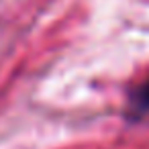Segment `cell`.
<instances>
[{"label": "cell", "instance_id": "1", "mask_svg": "<svg viewBox=\"0 0 149 149\" xmlns=\"http://www.w3.org/2000/svg\"><path fill=\"white\" fill-rule=\"evenodd\" d=\"M131 104L137 112H149V80L143 82L131 96Z\"/></svg>", "mask_w": 149, "mask_h": 149}]
</instances>
